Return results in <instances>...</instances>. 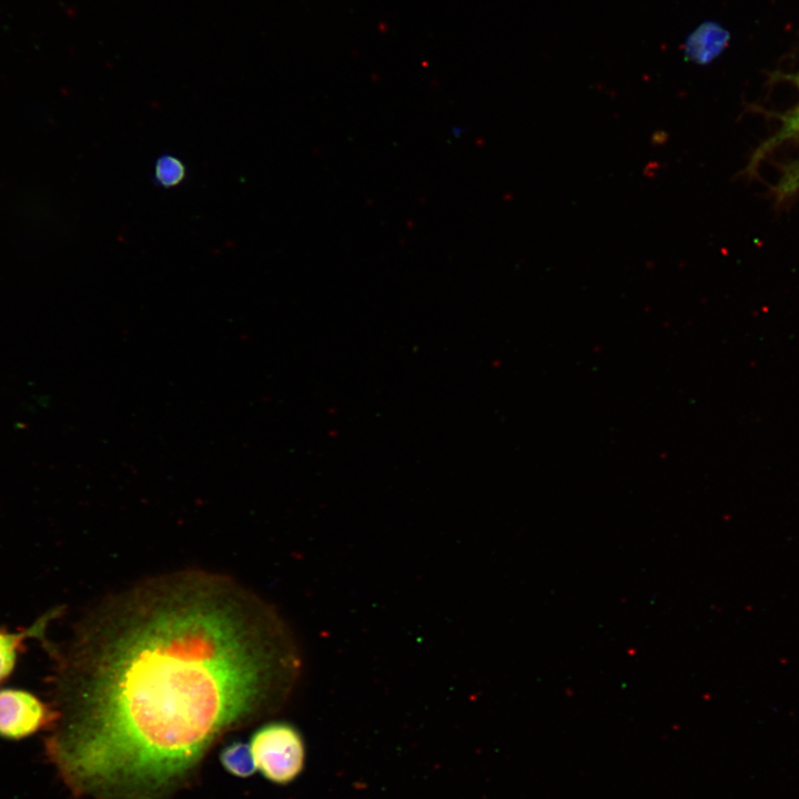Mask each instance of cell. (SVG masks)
<instances>
[{"label":"cell","mask_w":799,"mask_h":799,"mask_svg":"<svg viewBox=\"0 0 799 799\" xmlns=\"http://www.w3.org/2000/svg\"><path fill=\"white\" fill-rule=\"evenodd\" d=\"M49 653L50 754L72 787L108 799L165 793L220 734L285 696L300 668L264 603L195 574L135 587Z\"/></svg>","instance_id":"6da1fadb"},{"label":"cell","mask_w":799,"mask_h":799,"mask_svg":"<svg viewBox=\"0 0 799 799\" xmlns=\"http://www.w3.org/2000/svg\"><path fill=\"white\" fill-rule=\"evenodd\" d=\"M251 752L256 770L276 785H287L303 771L306 750L304 739L293 725L274 721L260 727L251 737Z\"/></svg>","instance_id":"7a4b0ae2"},{"label":"cell","mask_w":799,"mask_h":799,"mask_svg":"<svg viewBox=\"0 0 799 799\" xmlns=\"http://www.w3.org/2000/svg\"><path fill=\"white\" fill-rule=\"evenodd\" d=\"M58 711L34 694L20 688L0 689V737L20 740L52 728Z\"/></svg>","instance_id":"3957f363"},{"label":"cell","mask_w":799,"mask_h":799,"mask_svg":"<svg viewBox=\"0 0 799 799\" xmlns=\"http://www.w3.org/2000/svg\"><path fill=\"white\" fill-rule=\"evenodd\" d=\"M59 614V609H52L38 618L31 626L16 633L0 627V684L12 674L19 653L24 650V643L29 638L39 639L45 648L49 646L50 643L44 636L47 626Z\"/></svg>","instance_id":"277c9868"},{"label":"cell","mask_w":799,"mask_h":799,"mask_svg":"<svg viewBox=\"0 0 799 799\" xmlns=\"http://www.w3.org/2000/svg\"><path fill=\"white\" fill-rule=\"evenodd\" d=\"M728 33L715 23H704L687 39L686 58L695 63L704 64L715 59L726 47Z\"/></svg>","instance_id":"5b68a950"},{"label":"cell","mask_w":799,"mask_h":799,"mask_svg":"<svg viewBox=\"0 0 799 799\" xmlns=\"http://www.w3.org/2000/svg\"><path fill=\"white\" fill-rule=\"evenodd\" d=\"M220 760L227 772L239 778H247L256 770L250 745L243 741L226 745L220 754Z\"/></svg>","instance_id":"8992f818"},{"label":"cell","mask_w":799,"mask_h":799,"mask_svg":"<svg viewBox=\"0 0 799 799\" xmlns=\"http://www.w3.org/2000/svg\"><path fill=\"white\" fill-rule=\"evenodd\" d=\"M796 81L799 88V73ZM788 140H799V102L795 109L782 117L780 129L756 151L751 159V166H755L770 150Z\"/></svg>","instance_id":"52a82bcc"},{"label":"cell","mask_w":799,"mask_h":799,"mask_svg":"<svg viewBox=\"0 0 799 799\" xmlns=\"http://www.w3.org/2000/svg\"><path fill=\"white\" fill-rule=\"evenodd\" d=\"M184 163L173 155L160 156L154 165V179L163 188L179 185L185 178Z\"/></svg>","instance_id":"ba28073f"},{"label":"cell","mask_w":799,"mask_h":799,"mask_svg":"<svg viewBox=\"0 0 799 799\" xmlns=\"http://www.w3.org/2000/svg\"><path fill=\"white\" fill-rule=\"evenodd\" d=\"M799 190V162L792 163L785 169L779 183L776 186V194L779 199L792 195Z\"/></svg>","instance_id":"9c48e42d"}]
</instances>
